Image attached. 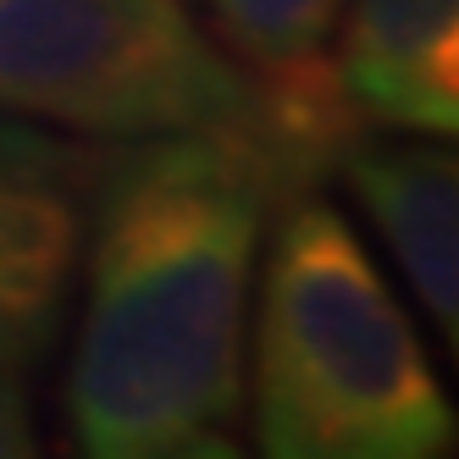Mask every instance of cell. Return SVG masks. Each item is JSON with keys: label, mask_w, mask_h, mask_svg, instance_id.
<instances>
[{"label": "cell", "mask_w": 459, "mask_h": 459, "mask_svg": "<svg viewBox=\"0 0 459 459\" xmlns=\"http://www.w3.org/2000/svg\"><path fill=\"white\" fill-rule=\"evenodd\" d=\"M293 183L249 127L106 155L89 211L67 426L94 459H211L244 404L260 238Z\"/></svg>", "instance_id": "1"}, {"label": "cell", "mask_w": 459, "mask_h": 459, "mask_svg": "<svg viewBox=\"0 0 459 459\" xmlns=\"http://www.w3.org/2000/svg\"><path fill=\"white\" fill-rule=\"evenodd\" d=\"M255 316V437L272 459H437L454 410L366 244L310 188L282 194Z\"/></svg>", "instance_id": "2"}, {"label": "cell", "mask_w": 459, "mask_h": 459, "mask_svg": "<svg viewBox=\"0 0 459 459\" xmlns=\"http://www.w3.org/2000/svg\"><path fill=\"white\" fill-rule=\"evenodd\" d=\"M0 117L100 139L255 134V83L188 0H0Z\"/></svg>", "instance_id": "3"}, {"label": "cell", "mask_w": 459, "mask_h": 459, "mask_svg": "<svg viewBox=\"0 0 459 459\" xmlns=\"http://www.w3.org/2000/svg\"><path fill=\"white\" fill-rule=\"evenodd\" d=\"M106 155L94 144L0 117V371L50 354Z\"/></svg>", "instance_id": "4"}, {"label": "cell", "mask_w": 459, "mask_h": 459, "mask_svg": "<svg viewBox=\"0 0 459 459\" xmlns=\"http://www.w3.org/2000/svg\"><path fill=\"white\" fill-rule=\"evenodd\" d=\"M205 12L221 50L255 83V134L293 188H310L343 144L371 134L333 61L343 0H205Z\"/></svg>", "instance_id": "5"}, {"label": "cell", "mask_w": 459, "mask_h": 459, "mask_svg": "<svg viewBox=\"0 0 459 459\" xmlns=\"http://www.w3.org/2000/svg\"><path fill=\"white\" fill-rule=\"evenodd\" d=\"M459 0H343L338 83L366 127L454 139L459 127Z\"/></svg>", "instance_id": "6"}, {"label": "cell", "mask_w": 459, "mask_h": 459, "mask_svg": "<svg viewBox=\"0 0 459 459\" xmlns=\"http://www.w3.org/2000/svg\"><path fill=\"white\" fill-rule=\"evenodd\" d=\"M333 172L349 183L377 221L382 244L393 249L399 272L420 293L426 316L443 326V338H459V167L437 144H377L359 134L343 144Z\"/></svg>", "instance_id": "7"}, {"label": "cell", "mask_w": 459, "mask_h": 459, "mask_svg": "<svg viewBox=\"0 0 459 459\" xmlns=\"http://www.w3.org/2000/svg\"><path fill=\"white\" fill-rule=\"evenodd\" d=\"M39 448L34 437V410H28L22 371H0V459H28Z\"/></svg>", "instance_id": "8"}]
</instances>
